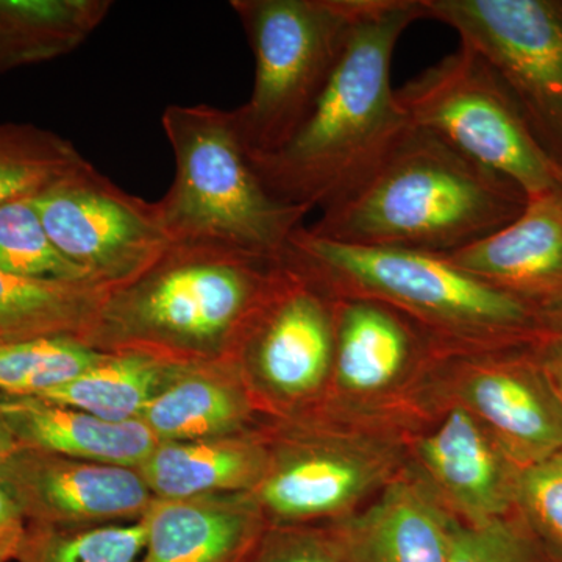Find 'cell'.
<instances>
[{
	"mask_svg": "<svg viewBox=\"0 0 562 562\" xmlns=\"http://www.w3.org/2000/svg\"><path fill=\"white\" fill-rule=\"evenodd\" d=\"M449 562H553L514 512L482 527L454 520Z\"/></svg>",
	"mask_w": 562,
	"mask_h": 562,
	"instance_id": "cell-30",
	"label": "cell"
},
{
	"mask_svg": "<svg viewBox=\"0 0 562 562\" xmlns=\"http://www.w3.org/2000/svg\"><path fill=\"white\" fill-rule=\"evenodd\" d=\"M262 419L235 361L176 366L139 417L158 442L239 435Z\"/></svg>",
	"mask_w": 562,
	"mask_h": 562,
	"instance_id": "cell-19",
	"label": "cell"
},
{
	"mask_svg": "<svg viewBox=\"0 0 562 562\" xmlns=\"http://www.w3.org/2000/svg\"><path fill=\"white\" fill-rule=\"evenodd\" d=\"M422 417L313 408L265 417L268 468L250 492L266 524H330L373 501L406 468Z\"/></svg>",
	"mask_w": 562,
	"mask_h": 562,
	"instance_id": "cell-5",
	"label": "cell"
},
{
	"mask_svg": "<svg viewBox=\"0 0 562 562\" xmlns=\"http://www.w3.org/2000/svg\"><path fill=\"white\" fill-rule=\"evenodd\" d=\"M546 327L549 336H554L562 341V313L546 319Z\"/></svg>",
	"mask_w": 562,
	"mask_h": 562,
	"instance_id": "cell-35",
	"label": "cell"
},
{
	"mask_svg": "<svg viewBox=\"0 0 562 562\" xmlns=\"http://www.w3.org/2000/svg\"><path fill=\"white\" fill-rule=\"evenodd\" d=\"M33 203L55 247L110 290L146 271L171 243L158 202L128 194L88 160Z\"/></svg>",
	"mask_w": 562,
	"mask_h": 562,
	"instance_id": "cell-12",
	"label": "cell"
},
{
	"mask_svg": "<svg viewBox=\"0 0 562 562\" xmlns=\"http://www.w3.org/2000/svg\"><path fill=\"white\" fill-rule=\"evenodd\" d=\"M527 203L512 180L409 125L375 169L308 228L351 246L452 255L512 224Z\"/></svg>",
	"mask_w": 562,
	"mask_h": 562,
	"instance_id": "cell-3",
	"label": "cell"
},
{
	"mask_svg": "<svg viewBox=\"0 0 562 562\" xmlns=\"http://www.w3.org/2000/svg\"><path fill=\"white\" fill-rule=\"evenodd\" d=\"M0 414L18 447L76 460L138 469L158 441L140 420H103L41 397H0Z\"/></svg>",
	"mask_w": 562,
	"mask_h": 562,
	"instance_id": "cell-20",
	"label": "cell"
},
{
	"mask_svg": "<svg viewBox=\"0 0 562 562\" xmlns=\"http://www.w3.org/2000/svg\"><path fill=\"white\" fill-rule=\"evenodd\" d=\"M0 486L27 525L80 528L135 522L155 501L138 469L18 447L0 462Z\"/></svg>",
	"mask_w": 562,
	"mask_h": 562,
	"instance_id": "cell-15",
	"label": "cell"
},
{
	"mask_svg": "<svg viewBox=\"0 0 562 562\" xmlns=\"http://www.w3.org/2000/svg\"><path fill=\"white\" fill-rule=\"evenodd\" d=\"M395 91L409 124L512 180L528 199L562 190L561 169L532 135L512 92L465 44Z\"/></svg>",
	"mask_w": 562,
	"mask_h": 562,
	"instance_id": "cell-8",
	"label": "cell"
},
{
	"mask_svg": "<svg viewBox=\"0 0 562 562\" xmlns=\"http://www.w3.org/2000/svg\"><path fill=\"white\" fill-rule=\"evenodd\" d=\"M422 0H371L302 127L272 154L251 157L280 201L324 210L353 190L395 146L409 121L391 83L392 55Z\"/></svg>",
	"mask_w": 562,
	"mask_h": 562,
	"instance_id": "cell-2",
	"label": "cell"
},
{
	"mask_svg": "<svg viewBox=\"0 0 562 562\" xmlns=\"http://www.w3.org/2000/svg\"><path fill=\"white\" fill-rule=\"evenodd\" d=\"M536 346L446 351L428 379L425 413L447 403L468 409L520 469L560 452L562 402Z\"/></svg>",
	"mask_w": 562,
	"mask_h": 562,
	"instance_id": "cell-10",
	"label": "cell"
},
{
	"mask_svg": "<svg viewBox=\"0 0 562 562\" xmlns=\"http://www.w3.org/2000/svg\"><path fill=\"white\" fill-rule=\"evenodd\" d=\"M495 70L562 171V0H422Z\"/></svg>",
	"mask_w": 562,
	"mask_h": 562,
	"instance_id": "cell-9",
	"label": "cell"
},
{
	"mask_svg": "<svg viewBox=\"0 0 562 562\" xmlns=\"http://www.w3.org/2000/svg\"><path fill=\"white\" fill-rule=\"evenodd\" d=\"M516 513L553 562H562V450L524 469Z\"/></svg>",
	"mask_w": 562,
	"mask_h": 562,
	"instance_id": "cell-29",
	"label": "cell"
},
{
	"mask_svg": "<svg viewBox=\"0 0 562 562\" xmlns=\"http://www.w3.org/2000/svg\"><path fill=\"white\" fill-rule=\"evenodd\" d=\"M176 176L158 201L171 241H211L281 260L310 211L280 201L262 183L235 111L169 105L161 117Z\"/></svg>",
	"mask_w": 562,
	"mask_h": 562,
	"instance_id": "cell-6",
	"label": "cell"
},
{
	"mask_svg": "<svg viewBox=\"0 0 562 562\" xmlns=\"http://www.w3.org/2000/svg\"><path fill=\"white\" fill-rule=\"evenodd\" d=\"M268 443L260 430L158 442L138 472L155 498L250 494L268 468Z\"/></svg>",
	"mask_w": 562,
	"mask_h": 562,
	"instance_id": "cell-21",
	"label": "cell"
},
{
	"mask_svg": "<svg viewBox=\"0 0 562 562\" xmlns=\"http://www.w3.org/2000/svg\"><path fill=\"white\" fill-rule=\"evenodd\" d=\"M406 471L457 522L482 527L516 512L524 469L482 422L447 403L409 435Z\"/></svg>",
	"mask_w": 562,
	"mask_h": 562,
	"instance_id": "cell-14",
	"label": "cell"
},
{
	"mask_svg": "<svg viewBox=\"0 0 562 562\" xmlns=\"http://www.w3.org/2000/svg\"><path fill=\"white\" fill-rule=\"evenodd\" d=\"M18 449V443L14 441L13 435H11L9 427H7L5 420H3L2 414H0V462L5 460L10 453H13Z\"/></svg>",
	"mask_w": 562,
	"mask_h": 562,
	"instance_id": "cell-34",
	"label": "cell"
},
{
	"mask_svg": "<svg viewBox=\"0 0 562 562\" xmlns=\"http://www.w3.org/2000/svg\"><path fill=\"white\" fill-rule=\"evenodd\" d=\"M0 271L29 280L91 281L52 243L33 199L0 206Z\"/></svg>",
	"mask_w": 562,
	"mask_h": 562,
	"instance_id": "cell-28",
	"label": "cell"
},
{
	"mask_svg": "<svg viewBox=\"0 0 562 562\" xmlns=\"http://www.w3.org/2000/svg\"><path fill=\"white\" fill-rule=\"evenodd\" d=\"M283 262L211 241H171L138 277L111 288L80 341L176 366L235 361Z\"/></svg>",
	"mask_w": 562,
	"mask_h": 562,
	"instance_id": "cell-1",
	"label": "cell"
},
{
	"mask_svg": "<svg viewBox=\"0 0 562 562\" xmlns=\"http://www.w3.org/2000/svg\"><path fill=\"white\" fill-rule=\"evenodd\" d=\"M27 522L16 503L0 486V562L16 561L24 541Z\"/></svg>",
	"mask_w": 562,
	"mask_h": 562,
	"instance_id": "cell-32",
	"label": "cell"
},
{
	"mask_svg": "<svg viewBox=\"0 0 562 562\" xmlns=\"http://www.w3.org/2000/svg\"><path fill=\"white\" fill-rule=\"evenodd\" d=\"M111 7L110 0H0V77L79 49Z\"/></svg>",
	"mask_w": 562,
	"mask_h": 562,
	"instance_id": "cell-22",
	"label": "cell"
},
{
	"mask_svg": "<svg viewBox=\"0 0 562 562\" xmlns=\"http://www.w3.org/2000/svg\"><path fill=\"white\" fill-rule=\"evenodd\" d=\"M139 562H241L266 527L249 494L155 498Z\"/></svg>",
	"mask_w": 562,
	"mask_h": 562,
	"instance_id": "cell-18",
	"label": "cell"
},
{
	"mask_svg": "<svg viewBox=\"0 0 562 562\" xmlns=\"http://www.w3.org/2000/svg\"><path fill=\"white\" fill-rule=\"evenodd\" d=\"M543 317L562 313V190L528 199L512 224L446 255Z\"/></svg>",
	"mask_w": 562,
	"mask_h": 562,
	"instance_id": "cell-16",
	"label": "cell"
},
{
	"mask_svg": "<svg viewBox=\"0 0 562 562\" xmlns=\"http://www.w3.org/2000/svg\"><path fill=\"white\" fill-rule=\"evenodd\" d=\"M539 360H541L550 382L560 395L562 402V341L554 336H547L546 339L536 346Z\"/></svg>",
	"mask_w": 562,
	"mask_h": 562,
	"instance_id": "cell-33",
	"label": "cell"
},
{
	"mask_svg": "<svg viewBox=\"0 0 562 562\" xmlns=\"http://www.w3.org/2000/svg\"><path fill=\"white\" fill-rule=\"evenodd\" d=\"M103 355L68 335L0 341V397H40L88 371Z\"/></svg>",
	"mask_w": 562,
	"mask_h": 562,
	"instance_id": "cell-26",
	"label": "cell"
},
{
	"mask_svg": "<svg viewBox=\"0 0 562 562\" xmlns=\"http://www.w3.org/2000/svg\"><path fill=\"white\" fill-rule=\"evenodd\" d=\"M87 158L47 128L0 122V206L33 199Z\"/></svg>",
	"mask_w": 562,
	"mask_h": 562,
	"instance_id": "cell-25",
	"label": "cell"
},
{
	"mask_svg": "<svg viewBox=\"0 0 562 562\" xmlns=\"http://www.w3.org/2000/svg\"><path fill=\"white\" fill-rule=\"evenodd\" d=\"M442 353L397 310L368 299H335L330 382L314 408L425 417V387Z\"/></svg>",
	"mask_w": 562,
	"mask_h": 562,
	"instance_id": "cell-11",
	"label": "cell"
},
{
	"mask_svg": "<svg viewBox=\"0 0 562 562\" xmlns=\"http://www.w3.org/2000/svg\"><path fill=\"white\" fill-rule=\"evenodd\" d=\"M371 0H232L255 55L249 101L235 109L251 157L302 127Z\"/></svg>",
	"mask_w": 562,
	"mask_h": 562,
	"instance_id": "cell-7",
	"label": "cell"
},
{
	"mask_svg": "<svg viewBox=\"0 0 562 562\" xmlns=\"http://www.w3.org/2000/svg\"><path fill=\"white\" fill-rule=\"evenodd\" d=\"M176 364L136 351L105 353L76 379L40 395L103 420H139L151 398L171 379Z\"/></svg>",
	"mask_w": 562,
	"mask_h": 562,
	"instance_id": "cell-24",
	"label": "cell"
},
{
	"mask_svg": "<svg viewBox=\"0 0 562 562\" xmlns=\"http://www.w3.org/2000/svg\"><path fill=\"white\" fill-rule=\"evenodd\" d=\"M109 291L94 281L29 280L0 271V341L54 335L80 339Z\"/></svg>",
	"mask_w": 562,
	"mask_h": 562,
	"instance_id": "cell-23",
	"label": "cell"
},
{
	"mask_svg": "<svg viewBox=\"0 0 562 562\" xmlns=\"http://www.w3.org/2000/svg\"><path fill=\"white\" fill-rule=\"evenodd\" d=\"M146 525L55 528L27 525L16 562H139Z\"/></svg>",
	"mask_w": 562,
	"mask_h": 562,
	"instance_id": "cell-27",
	"label": "cell"
},
{
	"mask_svg": "<svg viewBox=\"0 0 562 562\" xmlns=\"http://www.w3.org/2000/svg\"><path fill=\"white\" fill-rule=\"evenodd\" d=\"M241 562H349L330 524H266Z\"/></svg>",
	"mask_w": 562,
	"mask_h": 562,
	"instance_id": "cell-31",
	"label": "cell"
},
{
	"mask_svg": "<svg viewBox=\"0 0 562 562\" xmlns=\"http://www.w3.org/2000/svg\"><path fill=\"white\" fill-rule=\"evenodd\" d=\"M333 353L335 299L283 265L276 291L235 358L262 416H297L319 405Z\"/></svg>",
	"mask_w": 562,
	"mask_h": 562,
	"instance_id": "cell-13",
	"label": "cell"
},
{
	"mask_svg": "<svg viewBox=\"0 0 562 562\" xmlns=\"http://www.w3.org/2000/svg\"><path fill=\"white\" fill-rule=\"evenodd\" d=\"M281 261L333 299H368L397 310L446 351L528 346L549 336L530 306L446 255L351 246L302 225Z\"/></svg>",
	"mask_w": 562,
	"mask_h": 562,
	"instance_id": "cell-4",
	"label": "cell"
},
{
	"mask_svg": "<svg viewBox=\"0 0 562 562\" xmlns=\"http://www.w3.org/2000/svg\"><path fill=\"white\" fill-rule=\"evenodd\" d=\"M453 522L405 468L364 508L330 525L349 562H449Z\"/></svg>",
	"mask_w": 562,
	"mask_h": 562,
	"instance_id": "cell-17",
	"label": "cell"
}]
</instances>
